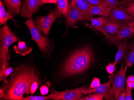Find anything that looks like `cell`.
Segmentation results:
<instances>
[{"instance_id":"5bb4252c","label":"cell","mask_w":134,"mask_h":100,"mask_svg":"<svg viewBox=\"0 0 134 100\" xmlns=\"http://www.w3.org/2000/svg\"><path fill=\"white\" fill-rule=\"evenodd\" d=\"M121 28L120 26L115 23L108 21V22L104 26L94 29L96 30L102 32L108 38L114 35Z\"/></svg>"},{"instance_id":"e575fe53","label":"cell","mask_w":134,"mask_h":100,"mask_svg":"<svg viewBox=\"0 0 134 100\" xmlns=\"http://www.w3.org/2000/svg\"><path fill=\"white\" fill-rule=\"evenodd\" d=\"M126 89H125L120 93V95L118 98V100H125Z\"/></svg>"},{"instance_id":"ac0fdd59","label":"cell","mask_w":134,"mask_h":100,"mask_svg":"<svg viewBox=\"0 0 134 100\" xmlns=\"http://www.w3.org/2000/svg\"><path fill=\"white\" fill-rule=\"evenodd\" d=\"M14 50L17 54L25 56L30 54L33 49L31 47L26 45L25 42L20 41L18 43V45L14 46Z\"/></svg>"},{"instance_id":"52a82bcc","label":"cell","mask_w":134,"mask_h":100,"mask_svg":"<svg viewBox=\"0 0 134 100\" xmlns=\"http://www.w3.org/2000/svg\"><path fill=\"white\" fill-rule=\"evenodd\" d=\"M128 67L122 62L119 70L113 78L112 88L116 100H118L120 93L125 89L126 75Z\"/></svg>"},{"instance_id":"7a4b0ae2","label":"cell","mask_w":134,"mask_h":100,"mask_svg":"<svg viewBox=\"0 0 134 100\" xmlns=\"http://www.w3.org/2000/svg\"><path fill=\"white\" fill-rule=\"evenodd\" d=\"M93 51L89 46L82 47L73 53L64 63L62 76L66 77L86 71L93 59Z\"/></svg>"},{"instance_id":"83f0119b","label":"cell","mask_w":134,"mask_h":100,"mask_svg":"<svg viewBox=\"0 0 134 100\" xmlns=\"http://www.w3.org/2000/svg\"><path fill=\"white\" fill-rule=\"evenodd\" d=\"M106 68L107 72L113 75L116 70V65L114 63H109L108 65L106 66Z\"/></svg>"},{"instance_id":"4316f807","label":"cell","mask_w":134,"mask_h":100,"mask_svg":"<svg viewBox=\"0 0 134 100\" xmlns=\"http://www.w3.org/2000/svg\"><path fill=\"white\" fill-rule=\"evenodd\" d=\"M109 4L111 10L119 7L120 1L119 0H105Z\"/></svg>"},{"instance_id":"44dd1931","label":"cell","mask_w":134,"mask_h":100,"mask_svg":"<svg viewBox=\"0 0 134 100\" xmlns=\"http://www.w3.org/2000/svg\"><path fill=\"white\" fill-rule=\"evenodd\" d=\"M108 17H93L90 20L91 25L86 24V26L94 29L97 28L101 27L108 22Z\"/></svg>"},{"instance_id":"cb8c5ba5","label":"cell","mask_w":134,"mask_h":100,"mask_svg":"<svg viewBox=\"0 0 134 100\" xmlns=\"http://www.w3.org/2000/svg\"><path fill=\"white\" fill-rule=\"evenodd\" d=\"M92 5H98L103 6L110 13L111 9L109 4L105 0H86Z\"/></svg>"},{"instance_id":"3957f363","label":"cell","mask_w":134,"mask_h":100,"mask_svg":"<svg viewBox=\"0 0 134 100\" xmlns=\"http://www.w3.org/2000/svg\"><path fill=\"white\" fill-rule=\"evenodd\" d=\"M16 36L5 24L0 30V77L3 76L9 66V48L12 44L19 41Z\"/></svg>"},{"instance_id":"8fae6325","label":"cell","mask_w":134,"mask_h":100,"mask_svg":"<svg viewBox=\"0 0 134 100\" xmlns=\"http://www.w3.org/2000/svg\"><path fill=\"white\" fill-rule=\"evenodd\" d=\"M112 75V77L108 82L100 86L93 89H88V93H98L102 94L105 100H115V97L112 90L111 85L113 82V75Z\"/></svg>"},{"instance_id":"8d00e7d4","label":"cell","mask_w":134,"mask_h":100,"mask_svg":"<svg viewBox=\"0 0 134 100\" xmlns=\"http://www.w3.org/2000/svg\"><path fill=\"white\" fill-rule=\"evenodd\" d=\"M127 26L130 27V28H132L133 30H134V21H133L131 23H130L129 24H128Z\"/></svg>"},{"instance_id":"9c48e42d","label":"cell","mask_w":134,"mask_h":100,"mask_svg":"<svg viewBox=\"0 0 134 100\" xmlns=\"http://www.w3.org/2000/svg\"><path fill=\"white\" fill-rule=\"evenodd\" d=\"M65 18L66 27L68 28L74 26L78 21H88V18L77 9L74 0H71L69 5Z\"/></svg>"},{"instance_id":"30bf717a","label":"cell","mask_w":134,"mask_h":100,"mask_svg":"<svg viewBox=\"0 0 134 100\" xmlns=\"http://www.w3.org/2000/svg\"><path fill=\"white\" fill-rule=\"evenodd\" d=\"M23 4L20 16L30 18L33 14L37 13L40 6L44 4L42 0H23Z\"/></svg>"},{"instance_id":"f1b7e54d","label":"cell","mask_w":134,"mask_h":100,"mask_svg":"<svg viewBox=\"0 0 134 100\" xmlns=\"http://www.w3.org/2000/svg\"><path fill=\"white\" fill-rule=\"evenodd\" d=\"M101 85V84L100 83V79L98 78L94 77L91 82V84L90 86L89 89H93L97 88V87L100 86Z\"/></svg>"},{"instance_id":"277c9868","label":"cell","mask_w":134,"mask_h":100,"mask_svg":"<svg viewBox=\"0 0 134 100\" xmlns=\"http://www.w3.org/2000/svg\"><path fill=\"white\" fill-rule=\"evenodd\" d=\"M61 15L58 9L55 8L50 11L49 14L46 16L37 17L34 22L39 30L43 33L45 36H47L54 22L61 18Z\"/></svg>"},{"instance_id":"6da1fadb","label":"cell","mask_w":134,"mask_h":100,"mask_svg":"<svg viewBox=\"0 0 134 100\" xmlns=\"http://www.w3.org/2000/svg\"><path fill=\"white\" fill-rule=\"evenodd\" d=\"M39 81V74L34 67L22 65L17 67L9 80L4 79L0 90L1 99L22 100L24 94H31L34 81Z\"/></svg>"},{"instance_id":"d4e9b609","label":"cell","mask_w":134,"mask_h":100,"mask_svg":"<svg viewBox=\"0 0 134 100\" xmlns=\"http://www.w3.org/2000/svg\"><path fill=\"white\" fill-rule=\"evenodd\" d=\"M104 96L102 94L94 93L85 97H82L79 100H102Z\"/></svg>"},{"instance_id":"2e32d148","label":"cell","mask_w":134,"mask_h":100,"mask_svg":"<svg viewBox=\"0 0 134 100\" xmlns=\"http://www.w3.org/2000/svg\"><path fill=\"white\" fill-rule=\"evenodd\" d=\"M3 1L9 12L12 15L20 13L22 5L21 0H3Z\"/></svg>"},{"instance_id":"1f68e13d","label":"cell","mask_w":134,"mask_h":100,"mask_svg":"<svg viewBox=\"0 0 134 100\" xmlns=\"http://www.w3.org/2000/svg\"><path fill=\"white\" fill-rule=\"evenodd\" d=\"M13 67H10V68H8L6 69L4 74L3 76H1L0 77V81H1L3 79H5L6 77H7V76H9V75L12 72H13Z\"/></svg>"},{"instance_id":"7c38bea8","label":"cell","mask_w":134,"mask_h":100,"mask_svg":"<svg viewBox=\"0 0 134 100\" xmlns=\"http://www.w3.org/2000/svg\"><path fill=\"white\" fill-rule=\"evenodd\" d=\"M134 35V30L130 27L125 26L121 28L114 35L108 38L115 43L128 40Z\"/></svg>"},{"instance_id":"d6a6232c","label":"cell","mask_w":134,"mask_h":100,"mask_svg":"<svg viewBox=\"0 0 134 100\" xmlns=\"http://www.w3.org/2000/svg\"><path fill=\"white\" fill-rule=\"evenodd\" d=\"M39 81H34L31 85V94H33L36 91L39 86V83H38Z\"/></svg>"},{"instance_id":"5b68a950","label":"cell","mask_w":134,"mask_h":100,"mask_svg":"<svg viewBox=\"0 0 134 100\" xmlns=\"http://www.w3.org/2000/svg\"><path fill=\"white\" fill-rule=\"evenodd\" d=\"M25 24L29 29L32 37L31 39L36 42L42 53H47L49 49L48 38L42 35L41 32L36 26L32 17L27 20Z\"/></svg>"},{"instance_id":"4fadbf2b","label":"cell","mask_w":134,"mask_h":100,"mask_svg":"<svg viewBox=\"0 0 134 100\" xmlns=\"http://www.w3.org/2000/svg\"><path fill=\"white\" fill-rule=\"evenodd\" d=\"M115 44L117 46L118 50L113 63L116 65L125 58L128 49V40L116 42Z\"/></svg>"},{"instance_id":"603a6c76","label":"cell","mask_w":134,"mask_h":100,"mask_svg":"<svg viewBox=\"0 0 134 100\" xmlns=\"http://www.w3.org/2000/svg\"><path fill=\"white\" fill-rule=\"evenodd\" d=\"M68 2L65 0H57V8L58 9L60 13L66 17L68 11Z\"/></svg>"},{"instance_id":"ffe728a7","label":"cell","mask_w":134,"mask_h":100,"mask_svg":"<svg viewBox=\"0 0 134 100\" xmlns=\"http://www.w3.org/2000/svg\"><path fill=\"white\" fill-rule=\"evenodd\" d=\"M90 14L92 15H99L104 17H108L110 13L103 6L92 5L90 9Z\"/></svg>"},{"instance_id":"e0dca14e","label":"cell","mask_w":134,"mask_h":100,"mask_svg":"<svg viewBox=\"0 0 134 100\" xmlns=\"http://www.w3.org/2000/svg\"><path fill=\"white\" fill-rule=\"evenodd\" d=\"M125 12L134 17V0H122L120 1L119 6Z\"/></svg>"},{"instance_id":"4dcf8cb0","label":"cell","mask_w":134,"mask_h":100,"mask_svg":"<svg viewBox=\"0 0 134 100\" xmlns=\"http://www.w3.org/2000/svg\"><path fill=\"white\" fill-rule=\"evenodd\" d=\"M132 89L131 88L126 85V98L125 100H132Z\"/></svg>"},{"instance_id":"836d02e7","label":"cell","mask_w":134,"mask_h":100,"mask_svg":"<svg viewBox=\"0 0 134 100\" xmlns=\"http://www.w3.org/2000/svg\"><path fill=\"white\" fill-rule=\"evenodd\" d=\"M40 91L41 95L43 96L48 94L49 92V88L46 85L42 86L40 88Z\"/></svg>"},{"instance_id":"8992f818","label":"cell","mask_w":134,"mask_h":100,"mask_svg":"<svg viewBox=\"0 0 134 100\" xmlns=\"http://www.w3.org/2000/svg\"><path fill=\"white\" fill-rule=\"evenodd\" d=\"M88 89L86 86H82L72 90L64 91H57L54 90L48 95L49 99L55 100H79L84 95L88 93Z\"/></svg>"},{"instance_id":"9a60e30c","label":"cell","mask_w":134,"mask_h":100,"mask_svg":"<svg viewBox=\"0 0 134 100\" xmlns=\"http://www.w3.org/2000/svg\"><path fill=\"white\" fill-rule=\"evenodd\" d=\"M77 9L79 11L88 18V21H90L93 18L90 12V9L91 4L88 3L86 0H74Z\"/></svg>"},{"instance_id":"f546056e","label":"cell","mask_w":134,"mask_h":100,"mask_svg":"<svg viewBox=\"0 0 134 100\" xmlns=\"http://www.w3.org/2000/svg\"><path fill=\"white\" fill-rule=\"evenodd\" d=\"M126 85L128 86L131 89L134 88V75H130L127 78Z\"/></svg>"},{"instance_id":"d590c367","label":"cell","mask_w":134,"mask_h":100,"mask_svg":"<svg viewBox=\"0 0 134 100\" xmlns=\"http://www.w3.org/2000/svg\"><path fill=\"white\" fill-rule=\"evenodd\" d=\"M44 4H55L57 3V0H42Z\"/></svg>"},{"instance_id":"74e56055","label":"cell","mask_w":134,"mask_h":100,"mask_svg":"<svg viewBox=\"0 0 134 100\" xmlns=\"http://www.w3.org/2000/svg\"><path fill=\"white\" fill-rule=\"evenodd\" d=\"M65 1H67V2H68V1H69V0H65Z\"/></svg>"},{"instance_id":"d6986e66","label":"cell","mask_w":134,"mask_h":100,"mask_svg":"<svg viewBox=\"0 0 134 100\" xmlns=\"http://www.w3.org/2000/svg\"><path fill=\"white\" fill-rule=\"evenodd\" d=\"M9 20H12L16 23L13 18V16L5 9L1 0L0 1V24L3 25Z\"/></svg>"},{"instance_id":"ba28073f","label":"cell","mask_w":134,"mask_h":100,"mask_svg":"<svg viewBox=\"0 0 134 100\" xmlns=\"http://www.w3.org/2000/svg\"><path fill=\"white\" fill-rule=\"evenodd\" d=\"M108 18L109 21L113 22L121 27L127 26L134 21V16L126 14L119 6L111 10Z\"/></svg>"},{"instance_id":"7402d4cb","label":"cell","mask_w":134,"mask_h":100,"mask_svg":"<svg viewBox=\"0 0 134 100\" xmlns=\"http://www.w3.org/2000/svg\"><path fill=\"white\" fill-rule=\"evenodd\" d=\"M129 51L127 52L125 58V64L128 67H131L134 63V39L129 44Z\"/></svg>"},{"instance_id":"484cf974","label":"cell","mask_w":134,"mask_h":100,"mask_svg":"<svg viewBox=\"0 0 134 100\" xmlns=\"http://www.w3.org/2000/svg\"><path fill=\"white\" fill-rule=\"evenodd\" d=\"M49 99V96H27L26 97H24V100H47Z\"/></svg>"}]
</instances>
